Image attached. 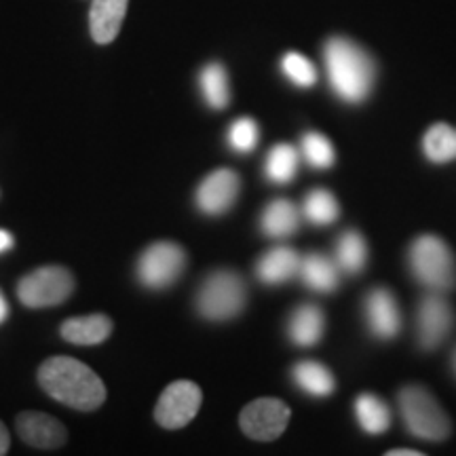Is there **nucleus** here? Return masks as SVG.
Listing matches in <instances>:
<instances>
[{"instance_id":"nucleus-23","label":"nucleus","mask_w":456,"mask_h":456,"mask_svg":"<svg viewBox=\"0 0 456 456\" xmlns=\"http://www.w3.org/2000/svg\"><path fill=\"white\" fill-rule=\"evenodd\" d=\"M300 167V157L298 151L292 144H275L271 148V152L266 155L265 171L266 178H269L273 184H288L296 178Z\"/></svg>"},{"instance_id":"nucleus-15","label":"nucleus","mask_w":456,"mask_h":456,"mask_svg":"<svg viewBox=\"0 0 456 456\" xmlns=\"http://www.w3.org/2000/svg\"><path fill=\"white\" fill-rule=\"evenodd\" d=\"M300 256L288 245H277L256 262V277L266 285H283L298 275Z\"/></svg>"},{"instance_id":"nucleus-14","label":"nucleus","mask_w":456,"mask_h":456,"mask_svg":"<svg viewBox=\"0 0 456 456\" xmlns=\"http://www.w3.org/2000/svg\"><path fill=\"white\" fill-rule=\"evenodd\" d=\"M129 0H94L89 9L91 38L98 45H110L121 32Z\"/></svg>"},{"instance_id":"nucleus-8","label":"nucleus","mask_w":456,"mask_h":456,"mask_svg":"<svg viewBox=\"0 0 456 456\" xmlns=\"http://www.w3.org/2000/svg\"><path fill=\"white\" fill-rule=\"evenodd\" d=\"M288 403L277 397H260L248 403L239 416V425L248 437L256 442H273L288 429L289 423Z\"/></svg>"},{"instance_id":"nucleus-5","label":"nucleus","mask_w":456,"mask_h":456,"mask_svg":"<svg viewBox=\"0 0 456 456\" xmlns=\"http://www.w3.org/2000/svg\"><path fill=\"white\" fill-rule=\"evenodd\" d=\"M397 406L414 437L425 442H444L450 436L448 414L423 387H403L397 395Z\"/></svg>"},{"instance_id":"nucleus-18","label":"nucleus","mask_w":456,"mask_h":456,"mask_svg":"<svg viewBox=\"0 0 456 456\" xmlns=\"http://www.w3.org/2000/svg\"><path fill=\"white\" fill-rule=\"evenodd\" d=\"M326 315L315 305H302L288 322V338L296 346H315L323 338Z\"/></svg>"},{"instance_id":"nucleus-22","label":"nucleus","mask_w":456,"mask_h":456,"mask_svg":"<svg viewBox=\"0 0 456 456\" xmlns=\"http://www.w3.org/2000/svg\"><path fill=\"white\" fill-rule=\"evenodd\" d=\"M353 410H355L357 425L366 433H370V436H380V433L389 429L391 410L379 395L362 393V395L355 399V406H353Z\"/></svg>"},{"instance_id":"nucleus-30","label":"nucleus","mask_w":456,"mask_h":456,"mask_svg":"<svg viewBox=\"0 0 456 456\" xmlns=\"http://www.w3.org/2000/svg\"><path fill=\"white\" fill-rule=\"evenodd\" d=\"M9 446H11V436L4 423H0V456L9 452Z\"/></svg>"},{"instance_id":"nucleus-29","label":"nucleus","mask_w":456,"mask_h":456,"mask_svg":"<svg viewBox=\"0 0 456 456\" xmlns=\"http://www.w3.org/2000/svg\"><path fill=\"white\" fill-rule=\"evenodd\" d=\"M258 125H256L254 118L249 117L237 118V121L231 125V129H228V144H231L232 151L239 152V155H249L256 148V144H258Z\"/></svg>"},{"instance_id":"nucleus-34","label":"nucleus","mask_w":456,"mask_h":456,"mask_svg":"<svg viewBox=\"0 0 456 456\" xmlns=\"http://www.w3.org/2000/svg\"><path fill=\"white\" fill-rule=\"evenodd\" d=\"M452 370H454V374H456V349L452 353Z\"/></svg>"},{"instance_id":"nucleus-32","label":"nucleus","mask_w":456,"mask_h":456,"mask_svg":"<svg viewBox=\"0 0 456 456\" xmlns=\"http://www.w3.org/2000/svg\"><path fill=\"white\" fill-rule=\"evenodd\" d=\"M420 454H423L420 450H408V448H397L387 452V456H420Z\"/></svg>"},{"instance_id":"nucleus-28","label":"nucleus","mask_w":456,"mask_h":456,"mask_svg":"<svg viewBox=\"0 0 456 456\" xmlns=\"http://www.w3.org/2000/svg\"><path fill=\"white\" fill-rule=\"evenodd\" d=\"M281 70L285 77L292 81L296 87L309 89L317 83V70L315 66L300 53H285L281 60Z\"/></svg>"},{"instance_id":"nucleus-11","label":"nucleus","mask_w":456,"mask_h":456,"mask_svg":"<svg viewBox=\"0 0 456 456\" xmlns=\"http://www.w3.org/2000/svg\"><path fill=\"white\" fill-rule=\"evenodd\" d=\"M241 180L232 169H216L197 188V208L208 216H222L232 208L239 197Z\"/></svg>"},{"instance_id":"nucleus-31","label":"nucleus","mask_w":456,"mask_h":456,"mask_svg":"<svg viewBox=\"0 0 456 456\" xmlns=\"http://www.w3.org/2000/svg\"><path fill=\"white\" fill-rule=\"evenodd\" d=\"M11 248H13V235L9 231H4V228H0V254L7 252Z\"/></svg>"},{"instance_id":"nucleus-13","label":"nucleus","mask_w":456,"mask_h":456,"mask_svg":"<svg viewBox=\"0 0 456 456\" xmlns=\"http://www.w3.org/2000/svg\"><path fill=\"white\" fill-rule=\"evenodd\" d=\"M17 433L28 446L41 450L61 448L68 440L66 427L45 412H21L15 420Z\"/></svg>"},{"instance_id":"nucleus-7","label":"nucleus","mask_w":456,"mask_h":456,"mask_svg":"<svg viewBox=\"0 0 456 456\" xmlns=\"http://www.w3.org/2000/svg\"><path fill=\"white\" fill-rule=\"evenodd\" d=\"M186 269V252L178 243L157 241L142 252L135 275L148 289H167Z\"/></svg>"},{"instance_id":"nucleus-9","label":"nucleus","mask_w":456,"mask_h":456,"mask_svg":"<svg viewBox=\"0 0 456 456\" xmlns=\"http://www.w3.org/2000/svg\"><path fill=\"white\" fill-rule=\"evenodd\" d=\"M203 403V393L192 380H175L159 397L155 420L163 429H182L195 419Z\"/></svg>"},{"instance_id":"nucleus-4","label":"nucleus","mask_w":456,"mask_h":456,"mask_svg":"<svg viewBox=\"0 0 456 456\" xmlns=\"http://www.w3.org/2000/svg\"><path fill=\"white\" fill-rule=\"evenodd\" d=\"M245 302H248V288L241 275L220 269L203 279L195 305L199 315L209 322H228L245 309Z\"/></svg>"},{"instance_id":"nucleus-20","label":"nucleus","mask_w":456,"mask_h":456,"mask_svg":"<svg viewBox=\"0 0 456 456\" xmlns=\"http://www.w3.org/2000/svg\"><path fill=\"white\" fill-rule=\"evenodd\" d=\"M334 262L338 265L340 273H346V275H357V273L366 269L368 243L362 232L351 228V231H345L336 239Z\"/></svg>"},{"instance_id":"nucleus-2","label":"nucleus","mask_w":456,"mask_h":456,"mask_svg":"<svg viewBox=\"0 0 456 456\" xmlns=\"http://www.w3.org/2000/svg\"><path fill=\"white\" fill-rule=\"evenodd\" d=\"M330 85L345 104H362L374 89V60L357 43L334 37L323 45Z\"/></svg>"},{"instance_id":"nucleus-25","label":"nucleus","mask_w":456,"mask_h":456,"mask_svg":"<svg viewBox=\"0 0 456 456\" xmlns=\"http://www.w3.org/2000/svg\"><path fill=\"white\" fill-rule=\"evenodd\" d=\"M199 85H201L203 100L208 102L209 108L222 110V108L228 106V102H231V87H228V74L224 66L218 64V61L205 66L201 77H199Z\"/></svg>"},{"instance_id":"nucleus-17","label":"nucleus","mask_w":456,"mask_h":456,"mask_svg":"<svg viewBox=\"0 0 456 456\" xmlns=\"http://www.w3.org/2000/svg\"><path fill=\"white\" fill-rule=\"evenodd\" d=\"M61 338L72 342V345L94 346L102 345L108 336L112 334V319L95 313L87 317H72L61 323Z\"/></svg>"},{"instance_id":"nucleus-33","label":"nucleus","mask_w":456,"mask_h":456,"mask_svg":"<svg viewBox=\"0 0 456 456\" xmlns=\"http://www.w3.org/2000/svg\"><path fill=\"white\" fill-rule=\"evenodd\" d=\"M7 315H9V305H7V300H4L3 292H0V323L7 319Z\"/></svg>"},{"instance_id":"nucleus-27","label":"nucleus","mask_w":456,"mask_h":456,"mask_svg":"<svg viewBox=\"0 0 456 456\" xmlns=\"http://www.w3.org/2000/svg\"><path fill=\"white\" fill-rule=\"evenodd\" d=\"M302 157L313 169H330L336 161V151L326 135L319 131H309L302 138Z\"/></svg>"},{"instance_id":"nucleus-19","label":"nucleus","mask_w":456,"mask_h":456,"mask_svg":"<svg viewBox=\"0 0 456 456\" xmlns=\"http://www.w3.org/2000/svg\"><path fill=\"white\" fill-rule=\"evenodd\" d=\"M300 212L288 199H275L265 208L260 216V228L266 237L285 239L294 235L300 226Z\"/></svg>"},{"instance_id":"nucleus-26","label":"nucleus","mask_w":456,"mask_h":456,"mask_svg":"<svg viewBox=\"0 0 456 456\" xmlns=\"http://www.w3.org/2000/svg\"><path fill=\"white\" fill-rule=\"evenodd\" d=\"M423 152L431 163H450L456 159V129L446 123H436L427 129Z\"/></svg>"},{"instance_id":"nucleus-10","label":"nucleus","mask_w":456,"mask_h":456,"mask_svg":"<svg viewBox=\"0 0 456 456\" xmlns=\"http://www.w3.org/2000/svg\"><path fill=\"white\" fill-rule=\"evenodd\" d=\"M454 326V313L452 306L442 294L431 292L423 296L419 302V311H416V338L419 345L427 351L437 349L448 334L452 332Z\"/></svg>"},{"instance_id":"nucleus-21","label":"nucleus","mask_w":456,"mask_h":456,"mask_svg":"<svg viewBox=\"0 0 456 456\" xmlns=\"http://www.w3.org/2000/svg\"><path fill=\"white\" fill-rule=\"evenodd\" d=\"M292 380L300 391L311 397H328L336 389L334 374L319 362H298L292 368Z\"/></svg>"},{"instance_id":"nucleus-1","label":"nucleus","mask_w":456,"mask_h":456,"mask_svg":"<svg viewBox=\"0 0 456 456\" xmlns=\"http://www.w3.org/2000/svg\"><path fill=\"white\" fill-rule=\"evenodd\" d=\"M38 383L55 402L91 412L106 402L104 380L74 357H51L38 368Z\"/></svg>"},{"instance_id":"nucleus-24","label":"nucleus","mask_w":456,"mask_h":456,"mask_svg":"<svg viewBox=\"0 0 456 456\" xmlns=\"http://www.w3.org/2000/svg\"><path fill=\"white\" fill-rule=\"evenodd\" d=\"M300 214L313 226H330L338 220L340 205L332 192L326 191V188H315L302 201Z\"/></svg>"},{"instance_id":"nucleus-6","label":"nucleus","mask_w":456,"mask_h":456,"mask_svg":"<svg viewBox=\"0 0 456 456\" xmlns=\"http://www.w3.org/2000/svg\"><path fill=\"white\" fill-rule=\"evenodd\" d=\"M74 277L64 266L49 265L21 277L17 283V298L28 309H47L70 298Z\"/></svg>"},{"instance_id":"nucleus-12","label":"nucleus","mask_w":456,"mask_h":456,"mask_svg":"<svg viewBox=\"0 0 456 456\" xmlns=\"http://www.w3.org/2000/svg\"><path fill=\"white\" fill-rule=\"evenodd\" d=\"M363 317H366L370 334L379 340H393L402 330V313H399L395 296L385 288H376L366 296Z\"/></svg>"},{"instance_id":"nucleus-16","label":"nucleus","mask_w":456,"mask_h":456,"mask_svg":"<svg viewBox=\"0 0 456 456\" xmlns=\"http://www.w3.org/2000/svg\"><path fill=\"white\" fill-rule=\"evenodd\" d=\"M298 277L311 292L332 294L340 283V269L326 254L311 252L305 258H300Z\"/></svg>"},{"instance_id":"nucleus-3","label":"nucleus","mask_w":456,"mask_h":456,"mask_svg":"<svg viewBox=\"0 0 456 456\" xmlns=\"http://www.w3.org/2000/svg\"><path fill=\"white\" fill-rule=\"evenodd\" d=\"M408 266L414 279L431 292L446 294L456 285V262L446 241L436 235L416 237L408 249Z\"/></svg>"}]
</instances>
